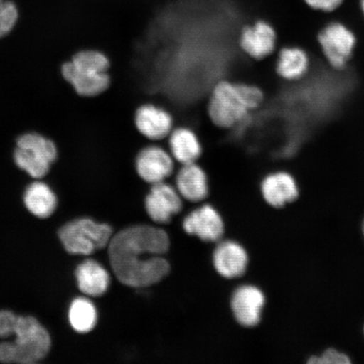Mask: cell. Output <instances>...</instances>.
<instances>
[{
  "mask_svg": "<svg viewBox=\"0 0 364 364\" xmlns=\"http://www.w3.org/2000/svg\"><path fill=\"white\" fill-rule=\"evenodd\" d=\"M170 247L166 231L149 225H135L118 232L108 245L112 269L121 284L146 288L161 282L170 271L162 256Z\"/></svg>",
  "mask_w": 364,
  "mask_h": 364,
  "instance_id": "obj_1",
  "label": "cell"
},
{
  "mask_svg": "<svg viewBox=\"0 0 364 364\" xmlns=\"http://www.w3.org/2000/svg\"><path fill=\"white\" fill-rule=\"evenodd\" d=\"M263 102V91L257 85L222 80L212 90L208 117L216 127L229 129L260 107Z\"/></svg>",
  "mask_w": 364,
  "mask_h": 364,
  "instance_id": "obj_2",
  "label": "cell"
},
{
  "mask_svg": "<svg viewBox=\"0 0 364 364\" xmlns=\"http://www.w3.org/2000/svg\"><path fill=\"white\" fill-rule=\"evenodd\" d=\"M12 335L16 336L15 341L0 343V362L38 363L51 348L48 331L33 317L17 316Z\"/></svg>",
  "mask_w": 364,
  "mask_h": 364,
  "instance_id": "obj_3",
  "label": "cell"
},
{
  "mask_svg": "<svg viewBox=\"0 0 364 364\" xmlns=\"http://www.w3.org/2000/svg\"><path fill=\"white\" fill-rule=\"evenodd\" d=\"M110 61L101 52L87 50L80 52L72 61L63 65V78L81 97H93L106 91L111 85L108 74Z\"/></svg>",
  "mask_w": 364,
  "mask_h": 364,
  "instance_id": "obj_4",
  "label": "cell"
},
{
  "mask_svg": "<svg viewBox=\"0 0 364 364\" xmlns=\"http://www.w3.org/2000/svg\"><path fill=\"white\" fill-rule=\"evenodd\" d=\"M112 234L111 226L90 218L73 220L58 231L59 239L68 253L85 256L108 247Z\"/></svg>",
  "mask_w": 364,
  "mask_h": 364,
  "instance_id": "obj_5",
  "label": "cell"
},
{
  "mask_svg": "<svg viewBox=\"0 0 364 364\" xmlns=\"http://www.w3.org/2000/svg\"><path fill=\"white\" fill-rule=\"evenodd\" d=\"M57 156V148L53 141L33 133L18 139L14 158L18 167L33 178L40 179L48 174Z\"/></svg>",
  "mask_w": 364,
  "mask_h": 364,
  "instance_id": "obj_6",
  "label": "cell"
},
{
  "mask_svg": "<svg viewBox=\"0 0 364 364\" xmlns=\"http://www.w3.org/2000/svg\"><path fill=\"white\" fill-rule=\"evenodd\" d=\"M318 42L329 65L335 70H341L351 60L357 38L347 26L333 22L318 33Z\"/></svg>",
  "mask_w": 364,
  "mask_h": 364,
  "instance_id": "obj_7",
  "label": "cell"
},
{
  "mask_svg": "<svg viewBox=\"0 0 364 364\" xmlns=\"http://www.w3.org/2000/svg\"><path fill=\"white\" fill-rule=\"evenodd\" d=\"M135 168L141 179L154 185L171 176L175 170V159L170 151L159 145H149L136 154Z\"/></svg>",
  "mask_w": 364,
  "mask_h": 364,
  "instance_id": "obj_8",
  "label": "cell"
},
{
  "mask_svg": "<svg viewBox=\"0 0 364 364\" xmlns=\"http://www.w3.org/2000/svg\"><path fill=\"white\" fill-rule=\"evenodd\" d=\"M145 208L150 218L157 224H168L182 208L181 195L166 181L152 185L145 199Z\"/></svg>",
  "mask_w": 364,
  "mask_h": 364,
  "instance_id": "obj_9",
  "label": "cell"
},
{
  "mask_svg": "<svg viewBox=\"0 0 364 364\" xmlns=\"http://www.w3.org/2000/svg\"><path fill=\"white\" fill-rule=\"evenodd\" d=\"M239 44L248 56L256 60H262L275 51L277 33L270 23L257 21L241 30Z\"/></svg>",
  "mask_w": 364,
  "mask_h": 364,
  "instance_id": "obj_10",
  "label": "cell"
},
{
  "mask_svg": "<svg viewBox=\"0 0 364 364\" xmlns=\"http://www.w3.org/2000/svg\"><path fill=\"white\" fill-rule=\"evenodd\" d=\"M134 124L141 135L154 142L168 138L174 129V120L171 113L149 103L136 109Z\"/></svg>",
  "mask_w": 364,
  "mask_h": 364,
  "instance_id": "obj_11",
  "label": "cell"
},
{
  "mask_svg": "<svg viewBox=\"0 0 364 364\" xmlns=\"http://www.w3.org/2000/svg\"><path fill=\"white\" fill-rule=\"evenodd\" d=\"M183 228L186 233L197 236L206 242H217L225 231L220 213L208 204L191 213L183 221Z\"/></svg>",
  "mask_w": 364,
  "mask_h": 364,
  "instance_id": "obj_12",
  "label": "cell"
},
{
  "mask_svg": "<svg viewBox=\"0 0 364 364\" xmlns=\"http://www.w3.org/2000/svg\"><path fill=\"white\" fill-rule=\"evenodd\" d=\"M265 296L257 287L245 285L236 289L231 300L235 320L245 327H253L261 321Z\"/></svg>",
  "mask_w": 364,
  "mask_h": 364,
  "instance_id": "obj_13",
  "label": "cell"
},
{
  "mask_svg": "<svg viewBox=\"0 0 364 364\" xmlns=\"http://www.w3.org/2000/svg\"><path fill=\"white\" fill-rule=\"evenodd\" d=\"M213 259L216 271L225 279H237L247 271L248 255L234 241H224L218 245Z\"/></svg>",
  "mask_w": 364,
  "mask_h": 364,
  "instance_id": "obj_14",
  "label": "cell"
},
{
  "mask_svg": "<svg viewBox=\"0 0 364 364\" xmlns=\"http://www.w3.org/2000/svg\"><path fill=\"white\" fill-rule=\"evenodd\" d=\"M176 190L181 198L192 203L206 199L209 188L206 172L197 163L182 165L176 179Z\"/></svg>",
  "mask_w": 364,
  "mask_h": 364,
  "instance_id": "obj_15",
  "label": "cell"
},
{
  "mask_svg": "<svg viewBox=\"0 0 364 364\" xmlns=\"http://www.w3.org/2000/svg\"><path fill=\"white\" fill-rule=\"evenodd\" d=\"M261 189L264 199L274 208L294 202L299 196L298 186L294 177L284 171L267 176L262 182Z\"/></svg>",
  "mask_w": 364,
  "mask_h": 364,
  "instance_id": "obj_16",
  "label": "cell"
},
{
  "mask_svg": "<svg viewBox=\"0 0 364 364\" xmlns=\"http://www.w3.org/2000/svg\"><path fill=\"white\" fill-rule=\"evenodd\" d=\"M170 153L181 165L196 163L202 156L203 146L197 134L188 127H176L168 136Z\"/></svg>",
  "mask_w": 364,
  "mask_h": 364,
  "instance_id": "obj_17",
  "label": "cell"
},
{
  "mask_svg": "<svg viewBox=\"0 0 364 364\" xmlns=\"http://www.w3.org/2000/svg\"><path fill=\"white\" fill-rule=\"evenodd\" d=\"M75 275L81 292L91 297L102 296L110 285V275L106 268L94 260L81 263Z\"/></svg>",
  "mask_w": 364,
  "mask_h": 364,
  "instance_id": "obj_18",
  "label": "cell"
},
{
  "mask_svg": "<svg viewBox=\"0 0 364 364\" xmlns=\"http://www.w3.org/2000/svg\"><path fill=\"white\" fill-rule=\"evenodd\" d=\"M311 65L308 53L301 48L280 50L276 63L277 74L287 81H297L307 74Z\"/></svg>",
  "mask_w": 364,
  "mask_h": 364,
  "instance_id": "obj_19",
  "label": "cell"
},
{
  "mask_svg": "<svg viewBox=\"0 0 364 364\" xmlns=\"http://www.w3.org/2000/svg\"><path fill=\"white\" fill-rule=\"evenodd\" d=\"M24 202L33 215L46 218L51 216L57 207V198L51 188L43 182L36 181L27 188Z\"/></svg>",
  "mask_w": 364,
  "mask_h": 364,
  "instance_id": "obj_20",
  "label": "cell"
},
{
  "mask_svg": "<svg viewBox=\"0 0 364 364\" xmlns=\"http://www.w3.org/2000/svg\"><path fill=\"white\" fill-rule=\"evenodd\" d=\"M68 318L73 328L77 332L87 333L97 325V309L88 299L77 298L71 304Z\"/></svg>",
  "mask_w": 364,
  "mask_h": 364,
  "instance_id": "obj_21",
  "label": "cell"
},
{
  "mask_svg": "<svg viewBox=\"0 0 364 364\" xmlns=\"http://www.w3.org/2000/svg\"><path fill=\"white\" fill-rule=\"evenodd\" d=\"M18 19L17 9L12 2L0 0V38L11 33Z\"/></svg>",
  "mask_w": 364,
  "mask_h": 364,
  "instance_id": "obj_22",
  "label": "cell"
},
{
  "mask_svg": "<svg viewBox=\"0 0 364 364\" xmlns=\"http://www.w3.org/2000/svg\"><path fill=\"white\" fill-rule=\"evenodd\" d=\"M308 363L312 364H348L351 361L347 355L336 351L334 349H328L320 357L309 358Z\"/></svg>",
  "mask_w": 364,
  "mask_h": 364,
  "instance_id": "obj_23",
  "label": "cell"
},
{
  "mask_svg": "<svg viewBox=\"0 0 364 364\" xmlns=\"http://www.w3.org/2000/svg\"><path fill=\"white\" fill-rule=\"evenodd\" d=\"M17 316L11 311H0V338H6L12 335Z\"/></svg>",
  "mask_w": 364,
  "mask_h": 364,
  "instance_id": "obj_24",
  "label": "cell"
},
{
  "mask_svg": "<svg viewBox=\"0 0 364 364\" xmlns=\"http://www.w3.org/2000/svg\"><path fill=\"white\" fill-rule=\"evenodd\" d=\"M309 7L322 11H333L338 9L343 0H304Z\"/></svg>",
  "mask_w": 364,
  "mask_h": 364,
  "instance_id": "obj_25",
  "label": "cell"
},
{
  "mask_svg": "<svg viewBox=\"0 0 364 364\" xmlns=\"http://www.w3.org/2000/svg\"><path fill=\"white\" fill-rule=\"evenodd\" d=\"M361 7L364 14V0H361Z\"/></svg>",
  "mask_w": 364,
  "mask_h": 364,
  "instance_id": "obj_26",
  "label": "cell"
},
{
  "mask_svg": "<svg viewBox=\"0 0 364 364\" xmlns=\"http://www.w3.org/2000/svg\"><path fill=\"white\" fill-rule=\"evenodd\" d=\"M363 235H364V221H363Z\"/></svg>",
  "mask_w": 364,
  "mask_h": 364,
  "instance_id": "obj_27",
  "label": "cell"
}]
</instances>
